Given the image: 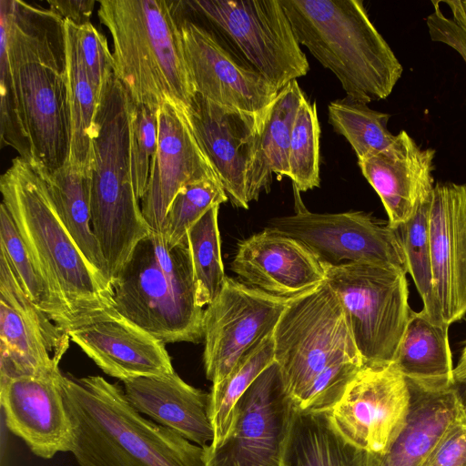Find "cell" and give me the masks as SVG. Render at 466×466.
I'll return each mask as SVG.
<instances>
[{
	"instance_id": "4dcf8cb0",
	"label": "cell",
	"mask_w": 466,
	"mask_h": 466,
	"mask_svg": "<svg viewBox=\"0 0 466 466\" xmlns=\"http://www.w3.org/2000/svg\"><path fill=\"white\" fill-rule=\"evenodd\" d=\"M274 361L271 333L245 354L223 380L212 384L208 392V415L214 431L211 445L218 444L226 437L237 401L257 377Z\"/></svg>"
},
{
	"instance_id": "cb8c5ba5",
	"label": "cell",
	"mask_w": 466,
	"mask_h": 466,
	"mask_svg": "<svg viewBox=\"0 0 466 466\" xmlns=\"http://www.w3.org/2000/svg\"><path fill=\"white\" fill-rule=\"evenodd\" d=\"M407 382L410 405L404 427L383 452H364L363 466H421L446 431L466 412V400L457 383L431 390Z\"/></svg>"
},
{
	"instance_id": "603a6c76",
	"label": "cell",
	"mask_w": 466,
	"mask_h": 466,
	"mask_svg": "<svg viewBox=\"0 0 466 466\" xmlns=\"http://www.w3.org/2000/svg\"><path fill=\"white\" fill-rule=\"evenodd\" d=\"M435 151L421 148L404 130L387 149L358 160L362 175L379 195L388 224L398 228L431 198Z\"/></svg>"
},
{
	"instance_id": "30bf717a",
	"label": "cell",
	"mask_w": 466,
	"mask_h": 466,
	"mask_svg": "<svg viewBox=\"0 0 466 466\" xmlns=\"http://www.w3.org/2000/svg\"><path fill=\"white\" fill-rule=\"evenodd\" d=\"M182 5L229 40L278 91L309 64L279 0H192Z\"/></svg>"
},
{
	"instance_id": "f6af8a7d",
	"label": "cell",
	"mask_w": 466,
	"mask_h": 466,
	"mask_svg": "<svg viewBox=\"0 0 466 466\" xmlns=\"http://www.w3.org/2000/svg\"><path fill=\"white\" fill-rule=\"evenodd\" d=\"M442 4L447 6L453 18L466 26V0L442 1Z\"/></svg>"
},
{
	"instance_id": "ac0fdd59",
	"label": "cell",
	"mask_w": 466,
	"mask_h": 466,
	"mask_svg": "<svg viewBox=\"0 0 466 466\" xmlns=\"http://www.w3.org/2000/svg\"><path fill=\"white\" fill-rule=\"evenodd\" d=\"M60 369L0 379V402L8 430L36 456L70 452L73 429L61 389Z\"/></svg>"
},
{
	"instance_id": "9a60e30c",
	"label": "cell",
	"mask_w": 466,
	"mask_h": 466,
	"mask_svg": "<svg viewBox=\"0 0 466 466\" xmlns=\"http://www.w3.org/2000/svg\"><path fill=\"white\" fill-rule=\"evenodd\" d=\"M69 340L27 297L0 249V379L59 370Z\"/></svg>"
},
{
	"instance_id": "5b68a950",
	"label": "cell",
	"mask_w": 466,
	"mask_h": 466,
	"mask_svg": "<svg viewBox=\"0 0 466 466\" xmlns=\"http://www.w3.org/2000/svg\"><path fill=\"white\" fill-rule=\"evenodd\" d=\"M295 37L339 79L347 97H388L402 74L360 0H279Z\"/></svg>"
},
{
	"instance_id": "e575fe53",
	"label": "cell",
	"mask_w": 466,
	"mask_h": 466,
	"mask_svg": "<svg viewBox=\"0 0 466 466\" xmlns=\"http://www.w3.org/2000/svg\"><path fill=\"white\" fill-rule=\"evenodd\" d=\"M218 208L219 206L212 207L187 232L197 302L202 308L215 300L226 279L218 225Z\"/></svg>"
},
{
	"instance_id": "52a82bcc",
	"label": "cell",
	"mask_w": 466,
	"mask_h": 466,
	"mask_svg": "<svg viewBox=\"0 0 466 466\" xmlns=\"http://www.w3.org/2000/svg\"><path fill=\"white\" fill-rule=\"evenodd\" d=\"M110 283L115 309L160 342L203 339L187 236L169 248L163 234L151 231Z\"/></svg>"
},
{
	"instance_id": "6da1fadb",
	"label": "cell",
	"mask_w": 466,
	"mask_h": 466,
	"mask_svg": "<svg viewBox=\"0 0 466 466\" xmlns=\"http://www.w3.org/2000/svg\"><path fill=\"white\" fill-rule=\"evenodd\" d=\"M6 45L33 165L54 172L69 160L71 122L64 19L50 9L0 0Z\"/></svg>"
},
{
	"instance_id": "277c9868",
	"label": "cell",
	"mask_w": 466,
	"mask_h": 466,
	"mask_svg": "<svg viewBox=\"0 0 466 466\" xmlns=\"http://www.w3.org/2000/svg\"><path fill=\"white\" fill-rule=\"evenodd\" d=\"M101 23L113 40L114 72L132 102L185 111L195 91L186 64L174 1L100 0Z\"/></svg>"
},
{
	"instance_id": "7c38bea8",
	"label": "cell",
	"mask_w": 466,
	"mask_h": 466,
	"mask_svg": "<svg viewBox=\"0 0 466 466\" xmlns=\"http://www.w3.org/2000/svg\"><path fill=\"white\" fill-rule=\"evenodd\" d=\"M267 228L298 240L323 265L373 263L407 272L397 228L361 211L313 213L300 208L274 218Z\"/></svg>"
},
{
	"instance_id": "83f0119b",
	"label": "cell",
	"mask_w": 466,
	"mask_h": 466,
	"mask_svg": "<svg viewBox=\"0 0 466 466\" xmlns=\"http://www.w3.org/2000/svg\"><path fill=\"white\" fill-rule=\"evenodd\" d=\"M364 451L346 441L327 411L294 407L280 466H363Z\"/></svg>"
},
{
	"instance_id": "7bdbcfd3",
	"label": "cell",
	"mask_w": 466,
	"mask_h": 466,
	"mask_svg": "<svg viewBox=\"0 0 466 466\" xmlns=\"http://www.w3.org/2000/svg\"><path fill=\"white\" fill-rule=\"evenodd\" d=\"M432 4L434 11L426 22L431 40L451 46L466 63V26L451 15H446L438 1Z\"/></svg>"
},
{
	"instance_id": "d4e9b609",
	"label": "cell",
	"mask_w": 466,
	"mask_h": 466,
	"mask_svg": "<svg viewBox=\"0 0 466 466\" xmlns=\"http://www.w3.org/2000/svg\"><path fill=\"white\" fill-rule=\"evenodd\" d=\"M123 384L128 402L142 415L198 446L212 442L209 393L189 385L176 371L134 378Z\"/></svg>"
},
{
	"instance_id": "8d00e7d4",
	"label": "cell",
	"mask_w": 466,
	"mask_h": 466,
	"mask_svg": "<svg viewBox=\"0 0 466 466\" xmlns=\"http://www.w3.org/2000/svg\"><path fill=\"white\" fill-rule=\"evenodd\" d=\"M228 196L216 178H205L183 187L168 208L164 237L169 248L187 236L189 228L212 207L228 201Z\"/></svg>"
},
{
	"instance_id": "44dd1931",
	"label": "cell",
	"mask_w": 466,
	"mask_h": 466,
	"mask_svg": "<svg viewBox=\"0 0 466 466\" xmlns=\"http://www.w3.org/2000/svg\"><path fill=\"white\" fill-rule=\"evenodd\" d=\"M66 334L106 374L122 381L175 371L165 344L115 309Z\"/></svg>"
},
{
	"instance_id": "7a4b0ae2",
	"label": "cell",
	"mask_w": 466,
	"mask_h": 466,
	"mask_svg": "<svg viewBox=\"0 0 466 466\" xmlns=\"http://www.w3.org/2000/svg\"><path fill=\"white\" fill-rule=\"evenodd\" d=\"M61 389L79 466H206L203 447L137 411L118 384L63 374Z\"/></svg>"
},
{
	"instance_id": "7402d4cb",
	"label": "cell",
	"mask_w": 466,
	"mask_h": 466,
	"mask_svg": "<svg viewBox=\"0 0 466 466\" xmlns=\"http://www.w3.org/2000/svg\"><path fill=\"white\" fill-rule=\"evenodd\" d=\"M231 269L249 286L279 297L325 281L323 264L307 247L267 228L238 243Z\"/></svg>"
},
{
	"instance_id": "b9f144b4",
	"label": "cell",
	"mask_w": 466,
	"mask_h": 466,
	"mask_svg": "<svg viewBox=\"0 0 466 466\" xmlns=\"http://www.w3.org/2000/svg\"><path fill=\"white\" fill-rule=\"evenodd\" d=\"M421 466H466V412L446 431Z\"/></svg>"
},
{
	"instance_id": "836d02e7",
	"label": "cell",
	"mask_w": 466,
	"mask_h": 466,
	"mask_svg": "<svg viewBox=\"0 0 466 466\" xmlns=\"http://www.w3.org/2000/svg\"><path fill=\"white\" fill-rule=\"evenodd\" d=\"M431 198L423 202L412 218L397 230L405 254L409 273L423 302L422 310L434 323H444L434 287L430 244L429 213Z\"/></svg>"
},
{
	"instance_id": "484cf974",
	"label": "cell",
	"mask_w": 466,
	"mask_h": 466,
	"mask_svg": "<svg viewBox=\"0 0 466 466\" xmlns=\"http://www.w3.org/2000/svg\"><path fill=\"white\" fill-rule=\"evenodd\" d=\"M449 327L412 311L392 361L407 380L431 390L456 384Z\"/></svg>"
},
{
	"instance_id": "5bb4252c",
	"label": "cell",
	"mask_w": 466,
	"mask_h": 466,
	"mask_svg": "<svg viewBox=\"0 0 466 466\" xmlns=\"http://www.w3.org/2000/svg\"><path fill=\"white\" fill-rule=\"evenodd\" d=\"M410 391L393 363L363 366L327 414L334 429L355 448L381 453L404 427Z\"/></svg>"
},
{
	"instance_id": "d590c367",
	"label": "cell",
	"mask_w": 466,
	"mask_h": 466,
	"mask_svg": "<svg viewBox=\"0 0 466 466\" xmlns=\"http://www.w3.org/2000/svg\"><path fill=\"white\" fill-rule=\"evenodd\" d=\"M319 135L316 103L305 97L294 120L289 155V177L298 191L319 187Z\"/></svg>"
},
{
	"instance_id": "e0dca14e",
	"label": "cell",
	"mask_w": 466,
	"mask_h": 466,
	"mask_svg": "<svg viewBox=\"0 0 466 466\" xmlns=\"http://www.w3.org/2000/svg\"><path fill=\"white\" fill-rule=\"evenodd\" d=\"M267 109L260 114L244 112L195 94L185 111L200 147L236 208H248L247 177Z\"/></svg>"
},
{
	"instance_id": "2e32d148",
	"label": "cell",
	"mask_w": 466,
	"mask_h": 466,
	"mask_svg": "<svg viewBox=\"0 0 466 466\" xmlns=\"http://www.w3.org/2000/svg\"><path fill=\"white\" fill-rule=\"evenodd\" d=\"M177 15L195 94L226 107L263 113L277 96V88L247 62L236 58L210 30L177 12Z\"/></svg>"
},
{
	"instance_id": "d6986e66",
	"label": "cell",
	"mask_w": 466,
	"mask_h": 466,
	"mask_svg": "<svg viewBox=\"0 0 466 466\" xmlns=\"http://www.w3.org/2000/svg\"><path fill=\"white\" fill-rule=\"evenodd\" d=\"M157 118V147L141 199V210L151 230L163 234L168 208L177 192L187 184L218 178L184 109L167 101L158 108Z\"/></svg>"
},
{
	"instance_id": "3957f363",
	"label": "cell",
	"mask_w": 466,
	"mask_h": 466,
	"mask_svg": "<svg viewBox=\"0 0 466 466\" xmlns=\"http://www.w3.org/2000/svg\"><path fill=\"white\" fill-rule=\"evenodd\" d=\"M0 190L2 203L71 328L114 309L110 283L70 236L38 169L30 161L15 157L0 178Z\"/></svg>"
},
{
	"instance_id": "f546056e",
	"label": "cell",
	"mask_w": 466,
	"mask_h": 466,
	"mask_svg": "<svg viewBox=\"0 0 466 466\" xmlns=\"http://www.w3.org/2000/svg\"><path fill=\"white\" fill-rule=\"evenodd\" d=\"M64 29L71 122L68 162L84 172H91L94 126L99 96L85 67L78 43L77 26L64 20Z\"/></svg>"
},
{
	"instance_id": "8992f818",
	"label": "cell",
	"mask_w": 466,
	"mask_h": 466,
	"mask_svg": "<svg viewBox=\"0 0 466 466\" xmlns=\"http://www.w3.org/2000/svg\"><path fill=\"white\" fill-rule=\"evenodd\" d=\"M132 108L133 102L114 72L103 86L95 118L90 194L92 229L110 281L152 231L133 182Z\"/></svg>"
},
{
	"instance_id": "f1b7e54d",
	"label": "cell",
	"mask_w": 466,
	"mask_h": 466,
	"mask_svg": "<svg viewBox=\"0 0 466 466\" xmlns=\"http://www.w3.org/2000/svg\"><path fill=\"white\" fill-rule=\"evenodd\" d=\"M35 167L46 181L60 219L78 248L110 283L107 265L91 225V172H84L69 162L54 172Z\"/></svg>"
},
{
	"instance_id": "d6a6232c",
	"label": "cell",
	"mask_w": 466,
	"mask_h": 466,
	"mask_svg": "<svg viewBox=\"0 0 466 466\" xmlns=\"http://www.w3.org/2000/svg\"><path fill=\"white\" fill-rule=\"evenodd\" d=\"M328 111L329 124L350 143L358 160L389 148L396 139L387 127L390 115L365 103L345 97L331 101Z\"/></svg>"
},
{
	"instance_id": "8fae6325",
	"label": "cell",
	"mask_w": 466,
	"mask_h": 466,
	"mask_svg": "<svg viewBox=\"0 0 466 466\" xmlns=\"http://www.w3.org/2000/svg\"><path fill=\"white\" fill-rule=\"evenodd\" d=\"M294 407L274 361L237 401L226 437L203 447L206 466H280Z\"/></svg>"
},
{
	"instance_id": "bcb514c9",
	"label": "cell",
	"mask_w": 466,
	"mask_h": 466,
	"mask_svg": "<svg viewBox=\"0 0 466 466\" xmlns=\"http://www.w3.org/2000/svg\"><path fill=\"white\" fill-rule=\"evenodd\" d=\"M453 375L455 382L466 388V344L461 350L458 364L454 367Z\"/></svg>"
},
{
	"instance_id": "9c48e42d",
	"label": "cell",
	"mask_w": 466,
	"mask_h": 466,
	"mask_svg": "<svg viewBox=\"0 0 466 466\" xmlns=\"http://www.w3.org/2000/svg\"><path fill=\"white\" fill-rule=\"evenodd\" d=\"M274 360L297 403L333 360L360 358L342 307L329 284L289 299L273 331Z\"/></svg>"
},
{
	"instance_id": "ba28073f",
	"label": "cell",
	"mask_w": 466,
	"mask_h": 466,
	"mask_svg": "<svg viewBox=\"0 0 466 466\" xmlns=\"http://www.w3.org/2000/svg\"><path fill=\"white\" fill-rule=\"evenodd\" d=\"M323 266L363 366L391 364L413 311L407 272L373 263Z\"/></svg>"
},
{
	"instance_id": "ee69618b",
	"label": "cell",
	"mask_w": 466,
	"mask_h": 466,
	"mask_svg": "<svg viewBox=\"0 0 466 466\" xmlns=\"http://www.w3.org/2000/svg\"><path fill=\"white\" fill-rule=\"evenodd\" d=\"M49 9L64 20L80 27L90 23L94 0H48Z\"/></svg>"
},
{
	"instance_id": "4fadbf2b",
	"label": "cell",
	"mask_w": 466,
	"mask_h": 466,
	"mask_svg": "<svg viewBox=\"0 0 466 466\" xmlns=\"http://www.w3.org/2000/svg\"><path fill=\"white\" fill-rule=\"evenodd\" d=\"M290 298L226 277L204 310L203 364L212 384L223 380L245 354L273 333Z\"/></svg>"
},
{
	"instance_id": "74e56055",
	"label": "cell",
	"mask_w": 466,
	"mask_h": 466,
	"mask_svg": "<svg viewBox=\"0 0 466 466\" xmlns=\"http://www.w3.org/2000/svg\"><path fill=\"white\" fill-rule=\"evenodd\" d=\"M0 133L1 143L14 148L22 158L31 161V148L24 125L6 45L0 38Z\"/></svg>"
},
{
	"instance_id": "1f68e13d",
	"label": "cell",
	"mask_w": 466,
	"mask_h": 466,
	"mask_svg": "<svg viewBox=\"0 0 466 466\" xmlns=\"http://www.w3.org/2000/svg\"><path fill=\"white\" fill-rule=\"evenodd\" d=\"M0 249L27 297L65 333L72 324L35 267L5 206H0Z\"/></svg>"
},
{
	"instance_id": "4316f807",
	"label": "cell",
	"mask_w": 466,
	"mask_h": 466,
	"mask_svg": "<svg viewBox=\"0 0 466 466\" xmlns=\"http://www.w3.org/2000/svg\"><path fill=\"white\" fill-rule=\"evenodd\" d=\"M305 98L297 80L280 91L268 107L256 154L247 177L248 202L258 199L270 190L273 174L289 177V155L292 127L299 106Z\"/></svg>"
},
{
	"instance_id": "f35d334b",
	"label": "cell",
	"mask_w": 466,
	"mask_h": 466,
	"mask_svg": "<svg viewBox=\"0 0 466 466\" xmlns=\"http://www.w3.org/2000/svg\"><path fill=\"white\" fill-rule=\"evenodd\" d=\"M362 367L361 359L350 356L331 361L295 405L306 411H328L339 401Z\"/></svg>"
},
{
	"instance_id": "ffe728a7",
	"label": "cell",
	"mask_w": 466,
	"mask_h": 466,
	"mask_svg": "<svg viewBox=\"0 0 466 466\" xmlns=\"http://www.w3.org/2000/svg\"><path fill=\"white\" fill-rule=\"evenodd\" d=\"M429 230L434 294L451 326L466 315V185L434 186Z\"/></svg>"
},
{
	"instance_id": "60d3db41",
	"label": "cell",
	"mask_w": 466,
	"mask_h": 466,
	"mask_svg": "<svg viewBox=\"0 0 466 466\" xmlns=\"http://www.w3.org/2000/svg\"><path fill=\"white\" fill-rule=\"evenodd\" d=\"M77 36L87 76L100 96L104 84L114 73V59L107 40L91 23L77 26Z\"/></svg>"
},
{
	"instance_id": "ab89813d",
	"label": "cell",
	"mask_w": 466,
	"mask_h": 466,
	"mask_svg": "<svg viewBox=\"0 0 466 466\" xmlns=\"http://www.w3.org/2000/svg\"><path fill=\"white\" fill-rule=\"evenodd\" d=\"M158 109L133 103L131 122V164L135 192L142 199L157 147Z\"/></svg>"
}]
</instances>
